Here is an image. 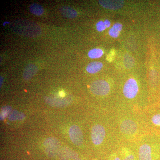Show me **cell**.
Listing matches in <instances>:
<instances>
[{"instance_id":"cell-1","label":"cell","mask_w":160,"mask_h":160,"mask_svg":"<svg viewBox=\"0 0 160 160\" xmlns=\"http://www.w3.org/2000/svg\"><path fill=\"white\" fill-rule=\"evenodd\" d=\"M89 89L93 94L102 96L109 93L110 87L109 83L106 81L98 80L92 83Z\"/></svg>"},{"instance_id":"cell-4","label":"cell","mask_w":160,"mask_h":160,"mask_svg":"<svg viewBox=\"0 0 160 160\" xmlns=\"http://www.w3.org/2000/svg\"><path fill=\"white\" fill-rule=\"evenodd\" d=\"M106 136V130L104 126L100 124L95 125L92 128L91 137L92 143L96 146L101 145Z\"/></svg>"},{"instance_id":"cell-12","label":"cell","mask_w":160,"mask_h":160,"mask_svg":"<svg viewBox=\"0 0 160 160\" xmlns=\"http://www.w3.org/2000/svg\"><path fill=\"white\" fill-rule=\"evenodd\" d=\"M60 12L63 16L68 18H73L78 16L77 11L73 8L68 6H63L59 9Z\"/></svg>"},{"instance_id":"cell-22","label":"cell","mask_w":160,"mask_h":160,"mask_svg":"<svg viewBox=\"0 0 160 160\" xmlns=\"http://www.w3.org/2000/svg\"><path fill=\"white\" fill-rule=\"evenodd\" d=\"M122 160H135V158L132 155L129 154L124 158Z\"/></svg>"},{"instance_id":"cell-16","label":"cell","mask_w":160,"mask_h":160,"mask_svg":"<svg viewBox=\"0 0 160 160\" xmlns=\"http://www.w3.org/2000/svg\"><path fill=\"white\" fill-rule=\"evenodd\" d=\"M12 107L9 106H3L1 108V113H0V119L1 121H3L7 117L9 116L11 113Z\"/></svg>"},{"instance_id":"cell-5","label":"cell","mask_w":160,"mask_h":160,"mask_svg":"<svg viewBox=\"0 0 160 160\" xmlns=\"http://www.w3.org/2000/svg\"><path fill=\"white\" fill-rule=\"evenodd\" d=\"M46 102L49 106L53 107H65L69 106L72 102V99L69 96L61 97H46L45 98Z\"/></svg>"},{"instance_id":"cell-2","label":"cell","mask_w":160,"mask_h":160,"mask_svg":"<svg viewBox=\"0 0 160 160\" xmlns=\"http://www.w3.org/2000/svg\"><path fill=\"white\" fill-rule=\"evenodd\" d=\"M149 127L156 134L160 135V107L151 109L148 115Z\"/></svg>"},{"instance_id":"cell-15","label":"cell","mask_w":160,"mask_h":160,"mask_svg":"<svg viewBox=\"0 0 160 160\" xmlns=\"http://www.w3.org/2000/svg\"><path fill=\"white\" fill-rule=\"evenodd\" d=\"M25 118V115L23 112L18 111V110H14L12 111L9 116V121H21Z\"/></svg>"},{"instance_id":"cell-23","label":"cell","mask_w":160,"mask_h":160,"mask_svg":"<svg viewBox=\"0 0 160 160\" xmlns=\"http://www.w3.org/2000/svg\"><path fill=\"white\" fill-rule=\"evenodd\" d=\"M104 23H105V25H106V28H109L110 27L111 23H110V21L108 20H106L104 21Z\"/></svg>"},{"instance_id":"cell-14","label":"cell","mask_w":160,"mask_h":160,"mask_svg":"<svg viewBox=\"0 0 160 160\" xmlns=\"http://www.w3.org/2000/svg\"><path fill=\"white\" fill-rule=\"evenodd\" d=\"M29 11L35 15L41 16L44 13V9L42 6L39 4L33 3L29 6Z\"/></svg>"},{"instance_id":"cell-20","label":"cell","mask_w":160,"mask_h":160,"mask_svg":"<svg viewBox=\"0 0 160 160\" xmlns=\"http://www.w3.org/2000/svg\"><path fill=\"white\" fill-rule=\"evenodd\" d=\"M97 29L98 31L102 32L106 29V27L104 22L99 21L96 24Z\"/></svg>"},{"instance_id":"cell-25","label":"cell","mask_w":160,"mask_h":160,"mask_svg":"<svg viewBox=\"0 0 160 160\" xmlns=\"http://www.w3.org/2000/svg\"><path fill=\"white\" fill-rule=\"evenodd\" d=\"M3 82V78L1 76V83H0V87H2V85Z\"/></svg>"},{"instance_id":"cell-8","label":"cell","mask_w":160,"mask_h":160,"mask_svg":"<svg viewBox=\"0 0 160 160\" xmlns=\"http://www.w3.org/2000/svg\"><path fill=\"white\" fill-rule=\"evenodd\" d=\"M120 127L123 133L128 135L135 133L138 128L137 124L132 120L129 119L123 121Z\"/></svg>"},{"instance_id":"cell-18","label":"cell","mask_w":160,"mask_h":160,"mask_svg":"<svg viewBox=\"0 0 160 160\" xmlns=\"http://www.w3.org/2000/svg\"><path fill=\"white\" fill-rule=\"evenodd\" d=\"M124 64L127 68H131L134 64V61L133 58L129 54H126L124 57Z\"/></svg>"},{"instance_id":"cell-3","label":"cell","mask_w":160,"mask_h":160,"mask_svg":"<svg viewBox=\"0 0 160 160\" xmlns=\"http://www.w3.org/2000/svg\"><path fill=\"white\" fill-rule=\"evenodd\" d=\"M138 91L139 86L136 80L131 78L126 81L123 89V94L126 98H134L137 95Z\"/></svg>"},{"instance_id":"cell-26","label":"cell","mask_w":160,"mask_h":160,"mask_svg":"<svg viewBox=\"0 0 160 160\" xmlns=\"http://www.w3.org/2000/svg\"><path fill=\"white\" fill-rule=\"evenodd\" d=\"M121 160V159H120V158H119L117 157V158H115L114 159V160Z\"/></svg>"},{"instance_id":"cell-19","label":"cell","mask_w":160,"mask_h":160,"mask_svg":"<svg viewBox=\"0 0 160 160\" xmlns=\"http://www.w3.org/2000/svg\"><path fill=\"white\" fill-rule=\"evenodd\" d=\"M120 32L117 29H115L113 27H112L111 29H109V35L112 37L116 38L118 37L119 35Z\"/></svg>"},{"instance_id":"cell-13","label":"cell","mask_w":160,"mask_h":160,"mask_svg":"<svg viewBox=\"0 0 160 160\" xmlns=\"http://www.w3.org/2000/svg\"><path fill=\"white\" fill-rule=\"evenodd\" d=\"M103 64L99 62H93L89 63L86 67V70L89 73H95L102 68Z\"/></svg>"},{"instance_id":"cell-17","label":"cell","mask_w":160,"mask_h":160,"mask_svg":"<svg viewBox=\"0 0 160 160\" xmlns=\"http://www.w3.org/2000/svg\"><path fill=\"white\" fill-rule=\"evenodd\" d=\"M103 54L102 50L100 49H91L88 52V56L92 59L98 58H101Z\"/></svg>"},{"instance_id":"cell-6","label":"cell","mask_w":160,"mask_h":160,"mask_svg":"<svg viewBox=\"0 0 160 160\" xmlns=\"http://www.w3.org/2000/svg\"><path fill=\"white\" fill-rule=\"evenodd\" d=\"M69 136L72 142L78 146H82L83 144V136L80 127L77 125H73L69 129Z\"/></svg>"},{"instance_id":"cell-10","label":"cell","mask_w":160,"mask_h":160,"mask_svg":"<svg viewBox=\"0 0 160 160\" xmlns=\"http://www.w3.org/2000/svg\"><path fill=\"white\" fill-rule=\"evenodd\" d=\"M44 146L46 147L47 152L54 153L55 152H56L59 148L60 144L59 142L56 138H48L45 141Z\"/></svg>"},{"instance_id":"cell-11","label":"cell","mask_w":160,"mask_h":160,"mask_svg":"<svg viewBox=\"0 0 160 160\" xmlns=\"http://www.w3.org/2000/svg\"><path fill=\"white\" fill-rule=\"evenodd\" d=\"M38 71V68L35 65L33 64H28L23 71V77L24 79L28 81L31 79L36 74Z\"/></svg>"},{"instance_id":"cell-24","label":"cell","mask_w":160,"mask_h":160,"mask_svg":"<svg viewBox=\"0 0 160 160\" xmlns=\"http://www.w3.org/2000/svg\"><path fill=\"white\" fill-rule=\"evenodd\" d=\"M59 96L61 97H66L65 96V93L63 91L60 92H59Z\"/></svg>"},{"instance_id":"cell-21","label":"cell","mask_w":160,"mask_h":160,"mask_svg":"<svg viewBox=\"0 0 160 160\" xmlns=\"http://www.w3.org/2000/svg\"><path fill=\"white\" fill-rule=\"evenodd\" d=\"M112 27L115 28V29H117L120 32L122 30V25L119 23H116L113 25Z\"/></svg>"},{"instance_id":"cell-9","label":"cell","mask_w":160,"mask_h":160,"mask_svg":"<svg viewBox=\"0 0 160 160\" xmlns=\"http://www.w3.org/2000/svg\"><path fill=\"white\" fill-rule=\"evenodd\" d=\"M99 3L104 8L107 9L116 10L121 9L124 6L123 1H99Z\"/></svg>"},{"instance_id":"cell-7","label":"cell","mask_w":160,"mask_h":160,"mask_svg":"<svg viewBox=\"0 0 160 160\" xmlns=\"http://www.w3.org/2000/svg\"><path fill=\"white\" fill-rule=\"evenodd\" d=\"M152 145L149 143L142 144L138 150L139 160H152Z\"/></svg>"}]
</instances>
